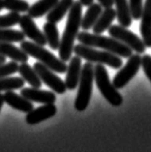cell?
<instances>
[{
  "label": "cell",
  "instance_id": "obj_25",
  "mask_svg": "<svg viewBox=\"0 0 151 152\" xmlns=\"http://www.w3.org/2000/svg\"><path fill=\"white\" fill-rule=\"evenodd\" d=\"M24 86L23 77H0V92L20 89Z\"/></svg>",
  "mask_w": 151,
  "mask_h": 152
},
{
  "label": "cell",
  "instance_id": "obj_16",
  "mask_svg": "<svg viewBox=\"0 0 151 152\" xmlns=\"http://www.w3.org/2000/svg\"><path fill=\"white\" fill-rule=\"evenodd\" d=\"M75 0H58L49 13L47 14V21L53 23H57L63 18L67 14Z\"/></svg>",
  "mask_w": 151,
  "mask_h": 152
},
{
  "label": "cell",
  "instance_id": "obj_2",
  "mask_svg": "<svg viewBox=\"0 0 151 152\" xmlns=\"http://www.w3.org/2000/svg\"><path fill=\"white\" fill-rule=\"evenodd\" d=\"M78 41L80 44L92 48H100L109 53H112L119 57L129 58L133 54V50L130 48L124 45L112 37H106L102 34H95V33L80 32L78 35Z\"/></svg>",
  "mask_w": 151,
  "mask_h": 152
},
{
  "label": "cell",
  "instance_id": "obj_15",
  "mask_svg": "<svg viewBox=\"0 0 151 152\" xmlns=\"http://www.w3.org/2000/svg\"><path fill=\"white\" fill-rule=\"evenodd\" d=\"M3 96H4V102L17 110L28 113L34 109L31 101L25 99L23 96L17 94L16 92H14V90L6 91V93Z\"/></svg>",
  "mask_w": 151,
  "mask_h": 152
},
{
  "label": "cell",
  "instance_id": "obj_26",
  "mask_svg": "<svg viewBox=\"0 0 151 152\" xmlns=\"http://www.w3.org/2000/svg\"><path fill=\"white\" fill-rule=\"evenodd\" d=\"M29 3L25 0H4V9L11 11V12L24 13L27 12Z\"/></svg>",
  "mask_w": 151,
  "mask_h": 152
},
{
  "label": "cell",
  "instance_id": "obj_33",
  "mask_svg": "<svg viewBox=\"0 0 151 152\" xmlns=\"http://www.w3.org/2000/svg\"><path fill=\"white\" fill-rule=\"evenodd\" d=\"M4 96H3L2 94H0V110H1L2 107H3V104H4Z\"/></svg>",
  "mask_w": 151,
  "mask_h": 152
},
{
  "label": "cell",
  "instance_id": "obj_18",
  "mask_svg": "<svg viewBox=\"0 0 151 152\" xmlns=\"http://www.w3.org/2000/svg\"><path fill=\"white\" fill-rule=\"evenodd\" d=\"M116 18V11L112 8H106L98 18L97 21L93 25V33L102 34L103 32L108 30L112 25V21Z\"/></svg>",
  "mask_w": 151,
  "mask_h": 152
},
{
  "label": "cell",
  "instance_id": "obj_21",
  "mask_svg": "<svg viewBox=\"0 0 151 152\" xmlns=\"http://www.w3.org/2000/svg\"><path fill=\"white\" fill-rule=\"evenodd\" d=\"M58 2V0H39L28 9V15L32 18H39L47 15Z\"/></svg>",
  "mask_w": 151,
  "mask_h": 152
},
{
  "label": "cell",
  "instance_id": "obj_14",
  "mask_svg": "<svg viewBox=\"0 0 151 152\" xmlns=\"http://www.w3.org/2000/svg\"><path fill=\"white\" fill-rule=\"evenodd\" d=\"M141 34L146 48H151V0H145L142 12Z\"/></svg>",
  "mask_w": 151,
  "mask_h": 152
},
{
  "label": "cell",
  "instance_id": "obj_30",
  "mask_svg": "<svg viewBox=\"0 0 151 152\" xmlns=\"http://www.w3.org/2000/svg\"><path fill=\"white\" fill-rule=\"evenodd\" d=\"M142 67L147 79L151 81V55L144 54L142 57Z\"/></svg>",
  "mask_w": 151,
  "mask_h": 152
},
{
  "label": "cell",
  "instance_id": "obj_4",
  "mask_svg": "<svg viewBox=\"0 0 151 152\" xmlns=\"http://www.w3.org/2000/svg\"><path fill=\"white\" fill-rule=\"evenodd\" d=\"M74 53L80 58L85 59L87 62L97 63V64L108 65L113 69H119L123 61L118 55H115L106 50H98L94 48L79 44L74 47Z\"/></svg>",
  "mask_w": 151,
  "mask_h": 152
},
{
  "label": "cell",
  "instance_id": "obj_13",
  "mask_svg": "<svg viewBox=\"0 0 151 152\" xmlns=\"http://www.w3.org/2000/svg\"><path fill=\"white\" fill-rule=\"evenodd\" d=\"M20 95L25 99L31 102L41 103V104H54L56 101V95L51 91L41 90L40 88H23L20 91Z\"/></svg>",
  "mask_w": 151,
  "mask_h": 152
},
{
  "label": "cell",
  "instance_id": "obj_27",
  "mask_svg": "<svg viewBox=\"0 0 151 152\" xmlns=\"http://www.w3.org/2000/svg\"><path fill=\"white\" fill-rule=\"evenodd\" d=\"M20 20V13L11 12L7 15L0 16V28H9L18 24Z\"/></svg>",
  "mask_w": 151,
  "mask_h": 152
},
{
  "label": "cell",
  "instance_id": "obj_5",
  "mask_svg": "<svg viewBox=\"0 0 151 152\" xmlns=\"http://www.w3.org/2000/svg\"><path fill=\"white\" fill-rule=\"evenodd\" d=\"M94 80V67L91 62L85 63L82 68L80 81H79V90L75 101V109L79 112H83L89 105L92 88H93Z\"/></svg>",
  "mask_w": 151,
  "mask_h": 152
},
{
  "label": "cell",
  "instance_id": "obj_20",
  "mask_svg": "<svg viewBox=\"0 0 151 152\" xmlns=\"http://www.w3.org/2000/svg\"><path fill=\"white\" fill-rule=\"evenodd\" d=\"M102 8L103 7L100 4H97V3H92L91 5L88 6L85 15L82 18V24H80V26L82 27L84 31L89 30L93 27V25L103 12Z\"/></svg>",
  "mask_w": 151,
  "mask_h": 152
},
{
  "label": "cell",
  "instance_id": "obj_17",
  "mask_svg": "<svg viewBox=\"0 0 151 152\" xmlns=\"http://www.w3.org/2000/svg\"><path fill=\"white\" fill-rule=\"evenodd\" d=\"M0 55L9 57L18 63H24L28 60V55L20 48L16 47L12 43L0 42Z\"/></svg>",
  "mask_w": 151,
  "mask_h": 152
},
{
  "label": "cell",
  "instance_id": "obj_29",
  "mask_svg": "<svg viewBox=\"0 0 151 152\" xmlns=\"http://www.w3.org/2000/svg\"><path fill=\"white\" fill-rule=\"evenodd\" d=\"M129 5H130L132 18L139 20L142 17V12L143 8L142 0H129Z\"/></svg>",
  "mask_w": 151,
  "mask_h": 152
},
{
  "label": "cell",
  "instance_id": "obj_11",
  "mask_svg": "<svg viewBox=\"0 0 151 152\" xmlns=\"http://www.w3.org/2000/svg\"><path fill=\"white\" fill-rule=\"evenodd\" d=\"M56 113L57 107L54 104H45L44 106L33 109L31 112H29L25 117V121L29 125H35L53 117Z\"/></svg>",
  "mask_w": 151,
  "mask_h": 152
},
{
  "label": "cell",
  "instance_id": "obj_3",
  "mask_svg": "<svg viewBox=\"0 0 151 152\" xmlns=\"http://www.w3.org/2000/svg\"><path fill=\"white\" fill-rule=\"evenodd\" d=\"M20 48L28 56L37 59L54 73L63 74L67 71V64L60 58L54 56L50 51L47 50L43 46H40L31 41H23L20 42Z\"/></svg>",
  "mask_w": 151,
  "mask_h": 152
},
{
  "label": "cell",
  "instance_id": "obj_12",
  "mask_svg": "<svg viewBox=\"0 0 151 152\" xmlns=\"http://www.w3.org/2000/svg\"><path fill=\"white\" fill-rule=\"evenodd\" d=\"M82 58L78 56V55L71 57L70 63L67 67V71H66L67 75H66L65 84L67 89L74 90L79 85L80 74H82Z\"/></svg>",
  "mask_w": 151,
  "mask_h": 152
},
{
  "label": "cell",
  "instance_id": "obj_24",
  "mask_svg": "<svg viewBox=\"0 0 151 152\" xmlns=\"http://www.w3.org/2000/svg\"><path fill=\"white\" fill-rule=\"evenodd\" d=\"M25 35L23 31L9 28H0V42L20 43L24 41Z\"/></svg>",
  "mask_w": 151,
  "mask_h": 152
},
{
  "label": "cell",
  "instance_id": "obj_35",
  "mask_svg": "<svg viewBox=\"0 0 151 152\" xmlns=\"http://www.w3.org/2000/svg\"><path fill=\"white\" fill-rule=\"evenodd\" d=\"M4 9V0H0V12Z\"/></svg>",
  "mask_w": 151,
  "mask_h": 152
},
{
  "label": "cell",
  "instance_id": "obj_7",
  "mask_svg": "<svg viewBox=\"0 0 151 152\" xmlns=\"http://www.w3.org/2000/svg\"><path fill=\"white\" fill-rule=\"evenodd\" d=\"M109 34L110 37L118 40L119 42L123 43L139 54L145 51L146 47L143 41L139 39L135 33L128 30L126 27L121 25H110L109 28Z\"/></svg>",
  "mask_w": 151,
  "mask_h": 152
},
{
  "label": "cell",
  "instance_id": "obj_9",
  "mask_svg": "<svg viewBox=\"0 0 151 152\" xmlns=\"http://www.w3.org/2000/svg\"><path fill=\"white\" fill-rule=\"evenodd\" d=\"M33 68H34L36 73L38 74V76L40 79H41L42 83L47 85L51 90H53L55 93H57V94L65 93L66 90H67L65 81H63L59 77L55 75L53 71H51L50 69H49L47 66L42 64L41 62L35 63Z\"/></svg>",
  "mask_w": 151,
  "mask_h": 152
},
{
  "label": "cell",
  "instance_id": "obj_22",
  "mask_svg": "<svg viewBox=\"0 0 151 152\" xmlns=\"http://www.w3.org/2000/svg\"><path fill=\"white\" fill-rule=\"evenodd\" d=\"M18 73L20 74L21 77L30 84L31 87L34 88H40L42 86V80L39 77L38 74L36 73L34 68H31V66L27 64L26 62L21 63L18 67Z\"/></svg>",
  "mask_w": 151,
  "mask_h": 152
},
{
  "label": "cell",
  "instance_id": "obj_6",
  "mask_svg": "<svg viewBox=\"0 0 151 152\" xmlns=\"http://www.w3.org/2000/svg\"><path fill=\"white\" fill-rule=\"evenodd\" d=\"M94 80L98 89L102 95L113 107H119L123 102L122 96L110 83L107 69L103 64H96L94 66Z\"/></svg>",
  "mask_w": 151,
  "mask_h": 152
},
{
  "label": "cell",
  "instance_id": "obj_1",
  "mask_svg": "<svg viewBox=\"0 0 151 152\" xmlns=\"http://www.w3.org/2000/svg\"><path fill=\"white\" fill-rule=\"evenodd\" d=\"M82 4L80 1H74L73 5L70 9V13L68 15L67 23L62 39L60 40L59 58L62 61L67 62L70 61L74 50V43L78 38L79 29L82 24Z\"/></svg>",
  "mask_w": 151,
  "mask_h": 152
},
{
  "label": "cell",
  "instance_id": "obj_32",
  "mask_svg": "<svg viewBox=\"0 0 151 152\" xmlns=\"http://www.w3.org/2000/svg\"><path fill=\"white\" fill-rule=\"evenodd\" d=\"M79 1L82 3V6H89V5H91L92 3H93V1L94 0H79Z\"/></svg>",
  "mask_w": 151,
  "mask_h": 152
},
{
  "label": "cell",
  "instance_id": "obj_10",
  "mask_svg": "<svg viewBox=\"0 0 151 152\" xmlns=\"http://www.w3.org/2000/svg\"><path fill=\"white\" fill-rule=\"evenodd\" d=\"M18 25L20 26L21 30L24 33V35L28 37L32 42L38 44L40 46H46L47 45V39L45 37L44 32H42L38 26L34 23L33 18L29 15H23L20 16V20Z\"/></svg>",
  "mask_w": 151,
  "mask_h": 152
},
{
  "label": "cell",
  "instance_id": "obj_19",
  "mask_svg": "<svg viewBox=\"0 0 151 152\" xmlns=\"http://www.w3.org/2000/svg\"><path fill=\"white\" fill-rule=\"evenodd\" d=\"M116 6V17L121 26L129 27L132 24V15L128 0H113Z\"/></svg>",
  "mask_w": 151,
  "mask_h": 152
},
{
  "label": "cell",
  "instance_id": "obj_23",
  "mask_svg": "<svg viewBox=\"0 0 151 152\" xmlns=\"http://www.w3.org/2000/svg\"><path fill=\"white\" fill-rule=\"evenodd\" d=\"M44 34L47 39V45L50 46L51 50H58L60 46L59 32L56 26V23H49L47 21L46 24H44Z\"/></svg>",
  "mask_w": 151,
  "mask_h": 152
},
{
  "label": "cell",
  "instance_id": "obj_34",
  "mask_svg": "<svg viewBox=\"0 0 151 152\" xmlns=\"http://www.w3.org/2000/svg\"><path fill=\"white\" fill-rule=\"evenodd\" d=\"M5 61H6V57L3 56V55H0V65L5 63Z\"/></svg>",
  "mask_w": 151,
  "mask_h": 152
},
{
  "label": "cell",
  "instance_id": "obj_31",
  "mask_svg": "<svg viewBox=\"0 0 151 152\" xmlns=\"http://www.w3.org/2000/svg\"><path fill=\"white\" fill-rule=\"evenodd\" d=\"M99 4H100L103 8H112V5L115 4V1L113 0H98Z\"/></svg>",
  "mask_w": 151,
  "mask_h": 152
},
{
  "label": "cell",
  "instance_id": "obj_8",
  "mask_svg": "<svg viewBox=\"0 0 151 152\" xmlns=\"http://www.w3.org/2000/svg\"><path fill=\"white\" fill-rule=\"evenodd\" d=\"M141 66H142L141 55L139 53L132 54L129 57L126 65L115 76V79L112 80V84L115 85L116 89H120V88H123L125 85H127L129 81L137 75Z\"/></svg>",
  "mask_w": 151,
  "mask_h": 152
},
{
  "label": "cell",
  "instance_id": "obj_28",
  "mask_svg": "<svg viewBox=\"0 0 151 152\" xmlns=\"http://www.w3.org/2000/svg\"><path fill=\"white\" fill-rule=\"evenodd\" d=\"M18 62L11 61L0 65V77H7L18 71Z\"/></svg>",
  "mask_w": 151,
  "mask_h": 152
}]
</instances>
